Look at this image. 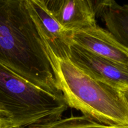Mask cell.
I'll list each match as a JSON object with an SVG mask.
<instances>
[{
    "label": "cell",
    "instance_id": "obj_1",
    "mask_svg": "<svg viewBox=\"0 0 128 128\" xmlns=\"http://www.w3.org/2000/svg\"><path fill=\"white\" fill-rule=\"evenodd\" d=\"M0 63L34 86L62 94L26 0H0Z\"/></svg>",
    "mask_w": 128,
    "mask_h": 128
},
{
    "label": "cell",
    "instance_id": "obj_2",
    "mask_svg": "<svg viewBox=\"0 0 128 128\" xmlns=\"http://www.w3.org/2000/svg\"><path fill=\"white\" fill-rule=\"evenodd\" d=\"M49 56L68 107L102 124L128 127V106L121 90L93 77L70 58Z\"/></svg>",
    "mask_w": 128,
    "mask_h": 128
},
{
    "label": "cell",
    "instance_id": "obj_3",
    "mask_svg": "<svg viewBox=\"0 0 128 128\" xmlns=\"http://www.w3.org/2000/svg\"><path fill=\"white\" fill-rule=\"evenodd\" d=\"M68 108L63 95L34 86L0 63V112L16 128L60 120Z\"/></svg>",
    "mask_w": 128,
    "mask_h": 128
},
{
    "label": "cell",
    "instance_id": "obj_4",
    "mask_svg": "<svg viewBox=\"0 0 128 128\" xmlns=\"http://www.w3.org/2000/svg\"><path fill=\"white\" fill-rule=\"evenodd\" d=\"M31 17L37 26L48 54L70 58L73 44L72 32L64 28L46 7L44 0H26Z\"/></svg>",
    "mask_w": 128,
    "mask_h": 128
},
{
    "label": "cell",
    "instance_id": "obj_5",
    "mask_svg": "<svg viewBox=\"0 0 128 128\" xmlns=\"http://www.w3.org/2000/svg\"><path fill=\"white\" fill-rule=\"evenodd\" d=\"M70 59L93 77L120 90L128 89V66L102 58L77 45H72Z\"/></svg>",
    "mask_w": 128,
    "mask_h": 128
},
{
    "label": "cell",
    "instance_id": "obj_6",
    "mask_svg": "<svg viewBox=\"0 0 128 128\" xmlns=\"http://www.w3.org/2000/svg\"><path fill=\"white\" fill-rule=\"evenodd\" d=\"M73 44L102 58L128 66V51L108 30L96 26L72 32Z\"/></svg>",
    "mask_w": 128,
    "mask_h": 128
},
{
    "label": "cell",
    "instance_id": "obj_7",
    "mask_svg": "<svg viewBox=\"0 0 128 128\" xmlns=\"http://www.w3.org/2000/svg\"><path fill=\"white\" fill-rule=\"evenodd\" d=\"M44 1L58 22L70 32L82 31L97 26L93 1L44 0Z\"/></svg>",
    "mask_w": 128,
    "mask_h": 128
},
{
    "label": "cell",
    "instance_id": "obj_8",
    "mask_svg": "<svg viewBox=\"0 0 128 128\" xmlns=\"http://www.w3.org/2000/svg\"><path fill=\"white\" fill-rule=\"evenodd\" d=\"M96 15L104 22L107 30L128 51V4L113 0L93 1Z\"/></svg>",
    "mask_w": 128,
    "mask_h": 128
},
{
    "label": "cell",
    "instance_id": "obj_9",
    "mask_svg": "<svg viewBox=\"0 0 128 128\" xmlns=\"http://www.w3.org/2000/svg\"><path fill=\"white\" fill-rule=\"evenodd\" d=\"M29 128H128V127L102 124L86 116H82L60 118L56 121Z\"/></svg>",
    "mask_w": 128,
    "mask_h": 128
},
{
    "label": "cell",
    "instance_id": "obj_10",
    "mask_svg": "<svg viewBox=\"0 0 128 128\" xmlns=\"http://www.w3.org/2000/svg\"><path fill=\"white\" fill-rule=\"evenodd\" d=\"M0 128H16L14 124L1 112H0Z\"/></svg>",
    "mask_w": 128,
    "mask_h": 128
},
{
    "label": "cell",
    "instance_id": "obj_11",
    "mask_svg": "<svg viewBox=\"0 0 128 128\" xmlns=\"http://www.w3.org/2000/svg\"><path fill=\"white\" fill-rule=\"evenodd\" d=\"M121 91L122 94V96H123L124 99L125 101H126V104H127L128 106V89H124V90H121Z\"/></svg>",
    "mask_w": 128,
    "mask_h": 128
}]
</instances>
